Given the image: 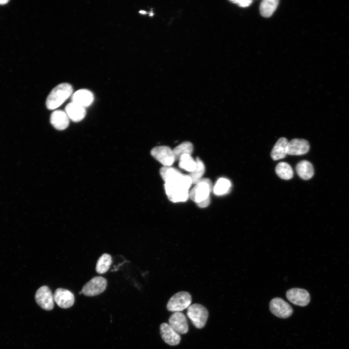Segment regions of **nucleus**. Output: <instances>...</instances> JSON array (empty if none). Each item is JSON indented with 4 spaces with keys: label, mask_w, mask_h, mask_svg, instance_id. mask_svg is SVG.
Segmentation results:
<instances>
[{
    "label": "nucleus",
    "mask_w": 349,
    "mask_h": 349,
    "mask_svg": "<svg viewBox=\"0 0 349 349\" xmlns=\"http://www.w3.org/2000/svg\"><path fill=\"white\" fill-rule=\"evenodd\" d=\"M73 88L67 83L57 85L50 92L46 100V106L49 110H54L60 106L72 94Z\"/></svg>",
    "instance_id": "obj_1"
},
{
    "label": "nucleus",
    "mask_w": 349,
    "mask_h": 349,
    "mask_svg": "<svg viewBox=\"0 0 349 349\" xmlns=\"http://www.w3.org/2000/svg\"><path fill=\"white\" fill-rule=\"evenodd\" d=\"M212 184L208 178H202L190 191L189 197L197 204L202 202L210 200V192Z\"/></svg>",
    "instance_id": "obj_2"
},
{
    "label": "nucleus",
    "mask_w": 349,
    "mask_h": 349,
    "mask_svg": "<svg viewBox=\"0 0 349 349\" xmlns=\"http://www.w3.org/2000/svg\"><path fill=\"white\" fill-rule=\"evenodd\" d=\"M187 315L196 328L201 329L206 325L208 312L203 305L194 303L188 307Z\"/></svg>",
    "instance_id": "obj_3"
},
{
    "label": "nucleus",
    "mask_w": 349,
    "mask_h": 349,
    "mask_svg": "<svg viewBox=\"0 0 349 349\" xmlns=\"http://www.w3.org/2000/svg\"><path fill=\"white\" fill-rule=\"evenodd\" d=\"M191 302V296L186 291H180L174 294L169 300L167 308L171 312H180L188 308Z\"/></svg>",
    "instance_id": "obj_4"
},
{
    "label": "nucleus",
    "mask_w": 349,
    "mask_h": 349,
    "mask_svg": "<svg viewBox=\"0 0 349 349\" xmlns=\"http://www.w3.org/2000/svg\"><path fill=\"white\" fill-rule=\"evenodd\" d=\"M107 286V281L105 278L101 276H95L84 285L81 292L86 296H96L105 291Z\"/></svg>",
    "instance_id": "obj_5"
},
{
    "label": "nucleus",
    "mask_w": 349,
    "mask_h": 349,
    "mask_svg": "<svg viewBox=\"0 0 349 349\" xmlns=\"http://www.w3.org/2000/svg\"><path fill=\"white\" fill-rule=\"evenodd\" d=\"M151 154L163 166H170L175 160L173 149L169 146L161 145L154 147Z\"/></svg>",
    "instance_id": "obj_6"
},
{
    "label": "nucleus",
    "mask_w": 349,
    "mask_h": 349,
    "mask_svg": "<svg viewBox=\"0 0 349 349\" xmlns=\"http://www.w3.org/2000/svg\"><path fill=\"white\" fill-rule=\"evenodd\" d=\"M164 188L169 199L173 202H185L189 197V190L174 182L165 183Z\"/></svg>",
    "instance_id": "obj_7"
},
{
    "label": "nucleus",
    "mask_w": 349,
    "mask_h": 349,
    "mask_svg": "<svg viewBox=\"0 0 349 349\" xmlns=\"http://www.w3.org/2000/svg\"><path fill=\"white\" fill-rule=\"evenodd\" d=\"M35 299L37 303L43 309L51 310L54 307V298L49 288L43 286L36 291Z\"/></svg>",
    "instance_id": "obj_8"
},
{
    "label": "nucleus",
    "mask_w": 349,
    "mask_h": 349,
    "mask_svg": "<svg viewBox=\"0 0 349 349\" xmlns=\"http://www.w3.org/2000/svg\"><path fill=\"white\" fill-rule=\"evenodd\" d=\"M270 309L273 315L280 318L288 317L293 313L291 306L280 298H275L271 300Z\"/></svg>",
    "instance_id": "obj_9"
},
{
    "label": "nucleus",
    "mask_w": 349,
    "mask_h": 349,
    "mask_svg": "<svg viewBox=\"0 0 349 349\" xmlns=\"http://www.w3.org/2000/svg\"><path fill=\"white\" fill-rule=\"evenodd\" d=\"M286 297L289 301L301 306L307 305L310 301L309 292L302 288H293L290 289L287 291Z\"/></svg>",
    "instance_id": "obj_10"
},
{
    "label": "nucleus",
    "mask_w": 349,
    "mask_h": 349,
    "mask_svg": "<svg viewBox=\"0 0 349 349\" xmlns=\"http://www.w3.org/2000/svg\"><path fill=\"white\" fill-rule=\"evenodd\" d=\"M53 298L57 304L62 308L71 307L75 301L73 293L67 289L62 288H58L55 291Z\"/></svg>",
    "instance_id": "obj_11"
},
{
    "label": "nucleus",
    "mask_w": 349,
    "mask_h": 349,
    "mask_svg": "<svg viewBox=\"0 0 349 349\" xmlns=\"http://www.w3.org/2000/svg\"><path fill=\"white\" fill-rule=\"evenodd\" d=\"M169 324L178 334H185L188 332L189 327L186 317L180 312H174L170 317Z\"/></svg>",
    "instance_id": "obj_12"
},
{
    "label": "nucleus",
    "mask_w": 349,
    "mask_h": 349,
    "mask_svg": "<svg viewBox=\"0 0 349 349\" xmlns=\"http://www.w3.org/2000/svg\"><path fill=\"white\" fill-rule=\"evenodd\" d=\"M310 148L307 141L301 139H294L288 142L287 154L291 155H301L307 153Z\"/></svg>",
    "instance_id": "obj_13"
},
{
    "label": "nucleus",
    "mask_w": 349,
    "mask_h": 349,
    "mask_svg": "<svg viewBox=\"0 0 349 349\" xmlns=\"http://www.w3.org/2000/svg\"><path fill=\"white\" fill-rule=\"evenodd\" d=\"M160 333L164 341L171 346L177 345L180 341L181 337L178 333L175 332L167 323H163L160 326Z\"/></svg>",
    "instance_id": "obj_14"
},
{
    "label": "nucleus",
    "mask_w": 349,
    "mask_h": 349,
    "mask_svg": "<svg viewBox=\"0 0 349 349\" xmlns=\"http://www.w3.org/2000/svg\"><path fill=\"white\" fill-rule=\"evenodd\" d=\"M93 93L87 89H80L75 92L72 96L73 102L84 108L89 106L94 101Z\"/></svg>",
    "instance_id": "obj_15"
},
{
    "label": "nucleus",
    "mask_w": 349,
    "mask_h": 349,
    "mask_svg": "<svg viewBox=\"0 0 349 349\" xmlns=\"http://www.w3.org/2000/svg\"><path fill=\"white\" fill-rule=\"evenodd\" d=\"M65 111L68 118L75 122L81 121L86 115L85 108L73 102L66 105Z\"/></svg>",
    "instance_id": "obj_16"
},
{
    "label": "nucleus",
    "mask_w": 349,
    "mask_h": 349,
    "mask_svg": "<svg viewBox=\"0 0 349 349\" xmlns=\"http://www.w3.org/2000/svg\"><path fill=\"white\" fill-rule=\"evenodd\" d=\"M69 119L65 112L57 110L51 113L50 123L56 129L63 130L68 127L69 123Z\"/></svg>",
    "instance_id": "obj_17"
},
{
    "label": "nucleus",
    "mask_w": 349,
    "mask_h": 349,
    "mask_svg": "<svg viewBox=\"0 0 349 349\" xmlns=\"http://www.w3.org/2000/svg\"><path fill=\"white\" fill-rule=\"evenodd\" d=\"M287 140L284 137L280 138L274 145L270 154L271 158L277 160L284 158L287 154Z\"/></svg>",
    "instance_id": "obj_18"
},
{
    "label": "nucleus",
    "mask_w": 349,
    "mask_h": 349,
    "mask_svg": "<svg viewBox=\"0 0 349 349\" xmlns=\"http://www.w3.org/2000/svg\"><path fill=\"white\" fill-rule=\"evenodd\" d=\"M298 175L302 179L308 180L312 177L314 170L311 163L305 160L299 162L296 166Z\"/></svg>",
    "instance_id": "obj_19"
},
{
    "label": "nucleus",
    "mask_w": 349,
    "mask_h": 349,
    "mask_svg": "<svg viewBox=\"0 0 349 349\" xmlns=\"http://www.w3.org/2000/svg\"><path fill=\"white\" fill-rule=\"evenodd\" d=\"M159 173L165 183L175 181L182 174L177 169L171 166H163L160 169Z\"/></svg>",
    "instance_id": "obj_20"
},
{
    "label": "nucleus",
    "mask_w": 349,
    "mask_h": 349,
    "mask_svg": "<svg viewBox=\"0 0 349 349\" xmlns=\"http://www.w3.org/2000/svg\"><path fill=\"white\" fill-rule=\"evenodd\" d=\"M279 3L278 0H264L260 5L261 15L265 17L271 16L276 9Z\"/></svg>",
    "instance_id": "obj_21"
},
{
    "label": "nucleus",
    "mask_w": 349,
    "mask_h": 349,
    "mask_svg": "<svg viewBox=\"0 0 349 349\" xmlns=\"http://www.w3.org/2000/svg\"><path fill=\"white\" fill-rule=\"evenodd\" d=\"M275 172L279 177L285 180L290 179L293 175L291 167L285 162L279 163L276 166Z\"/></svg>",
    "instance_id": "obj_22"
},
{
    "label": "nucleus",
    "mask_w": 349,
    "mask_h": 349,
    "mask_svg": "<svg viewBox=\"0 0 349 349\" xmlns=\"http://www.w3.org/2000/svg\"><path fill=\"white\" fill-rule=\"evenodd\" d=\"M112 263L111 256L108 254H103L97 260L96 265V271L99 274L106 272L109 269Z\"/></svg>",
    "instance_id": "obj_23"
},
{
    "label": "nucleus",
    "mask_w": 349,
    "mask_h": 349,
    "mask_svg": "<svg viewBox=\"0 0 349 349\" xmlns=\"http://www.w3.org/2000/svg\"><path fill=\"white\" fill-rule=\"evenodd\" d=\"M193 150L192 144L190 142H184L173 149L175 160L185 154L190 155Z\"/></svg>",
    "instance_id": "obj_24"
},
{
    "label": "nucleus",
    "mask_w": 349,
    "mask_h": 349,
    "mask_svg": "<svg viewBox=\"0 0 349 349\" xmlns=\"http://www.w3.org/2000/svg\"><path fill=\"white\" fill-rule=\"evenodd\" d=\"M179 166L180 168L189 172H192L196 165L195 160L190 155L185 154L181 156L178 159Z\"/></svg>",
    "instance_id": "obj_25"
},
{
    "label": "nucleus",
    "mask_w": 349,
    "mask_h": 349,
    "mask_svg": "<svg viewBox=\"0 0 349 349\" xmlns=\"http://www.w3.org/2000/svg\"><path fill=\"white\" fill-rule=\"evenodd\" d=\"M230 181L225 178H219L213 188L214 193L217 195H222L228 193L230 190Z\"/></svg>",
    "instance_id": "obj_26"
},
{
    "label": "nucleus",
    "mask_w": 349,
    "mask_h": 349,
    "mask_svg": "<svg viewBox=\"0 0 349 349\" xmlns=\"http://www.w3.org/2000/svg\"><path fill=\"white\" fill-rule=\"evenodd\" d=\"M195 160L196 162L195 168L189 174L191 179L192 184H196L202 178L205 172V166L203 162L199 158H197Z\"/></svg>",
    "instance_id": "obj_27"
},
{
    "label": "nucleus",
    "mask_w": 349,
    "mask_h": 349,
    "mask_svg": "<svg viewBox=\"0 0 349 349\" xmlns=\"http://www.w3.org/2000/svg\"><path fill=\"white\" fill-rule=\"evenodd\" d=\"M233 3L238 4L240 7H246L251 5L253 1L251 0H232Z\"/></svg>",
    "instance_id": "obj_28"
},
{
    "label": "nucleus",
    "mask_w": 349,
    "mask_h": 349,
    "mask_svg": "<svg viewBox=\"0 0 349 349\" xmlns=\"http://www.w3.org/2000/svg\"><path fill=\"white\" fill-rule=\"evenodd\" d=\"M8 1L7 0H0V4H5L8 2Z\"/></svg>",
    "instance_id": "obj_29"
},
{
    "label": "nucleus",
    "mask_w": 349,
    "mask_h": 349,
    "mask_svg": "<svg viewBox=\"0 0 349 349\" xmlns=\"http://www.w3.org/2000/svg\"><path fill=\"white\" fill-rule=\"evenodd\" d=\"M79 294H82L81 291L79 292Z\"/></svg>",
    "instance_id": "obj_30"
}]
</instances>
